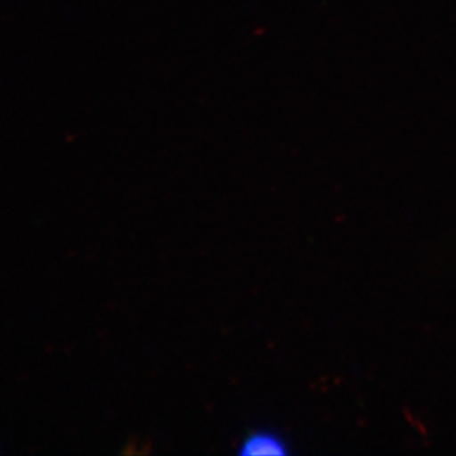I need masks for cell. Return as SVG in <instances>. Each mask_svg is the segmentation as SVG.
I'll list each match as a JSON object with an SVG mask.
<instances>
[{
  "label": "cell",
  "mask_w": 456,
  "mask_h": 456,
  "mask_svg": "<svg viewBox=\"0 0 456 456\" xmlns=\"http://www.w3.org/2000/svg\"><path fill=\"white\" fill-rule=\"evenodd\" d=\"M289 452V444L284 437L276 435L275 431H253L242 440L238 453L244 456L253 455H287Z\"/></svg>",
  "instance_id": "cell-1"
}]
</instances>
